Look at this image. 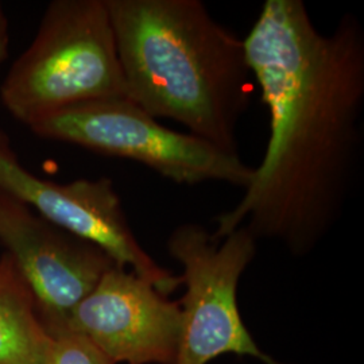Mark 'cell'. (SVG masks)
Returning <instances> with one entry per match:
<instances>
[{
    "mask_svg": "<svg viewBox=\"0 0 364 364\" xmlns=\"http://www.w3.org/2000/svg\"><path fill=\"white\" fill-rule=\"evenodd\" d=\"M168 250L182 266L185 285L174 364H208L227 353L282 364L257 346L237 305L239 281L257 254V239L239 227L218 242L203 225L183 223L170 234Z\"/></svg>",
    "mask_w": 364,
    "mask_h": 364,
    "instance_id": "cell-5",
    "label": "cell"
},
{
    "mask_svg": "<svg viewBox=\"0 0 364 364\" xmlns=\"http://www.w3.org/2000/svg\"><path fill=\"white\" fill-rule=\"evenodd\" d=\"M126 99L237 154L236 130L251 103L245 39L200 0H105Z\"/></svg>",
    "mask_w": 364,
    "mask_h": 364,
    "instance_id": "cell-2",
    "label": "cell"
},
{
    "mask_svg": "<svg viewBox=\"0 0 364 364\" xmlns=\"http://www.w3.org/2000/svg\"><path fill=\"white\" fill-rule=\"evenodd\" d=\"M0 243L30 287L50 338L66 333L75 308L117 264L103 250L45 220L1 191Z\"/></svg>",
    "mask_w": 364,
    "mask_h": 364,
    "instance_id": "cell-7",
    "label": "cell"
},
{
    "mask_svg": "<svg viewBox=\"0 0 364 364\" xmlns=\"http://www.w3.org/2000/svg\"><path fill=\"white\" fill-rule=\"evenodd\" d=\"M181 329L180 302L115 264L75 308L66 333L87 338L114 364H174Z\"/></svg>",
    "mask_w": 364,
    "mask_h": 364,
    "instance_id": "cell-8",
    "label": "cell"
},
{
    "mask_svg": "<svg viewBox=\"0 0 364 364\" xmlns=\"http://www.w3.org/2000/svg\"><path fill=\"white\" fill-rule=\"evenodd\" d=\"M0 191L37 210L66 232L103 250L117 266L149 281L170 296L181 278L161 267L131 230L111 178H80L69 183L43 180L19 162L9 135L0 127Z\"/></svg>",
    "mask_w": 364,
    "mask_h": 364,
    "instance_id": "cell-6",
    "label": "cell"
},
{
    "mask_svg": "<svg viewBox=\"0 0 364 364\" xmlns=\"http://www.w3.org/2000/svg\"><path fill=\"white\" fill-rule=\"evenodd\" d=\"M43 364H114L87 338L64 333L50 340Z\"/></svg>",
    "mask_w": 364,
    "mask_h": 364,
    "instance_id": "cell-10",
    "label": "cell"
},
{
    "mask_svg": "<svg viewBox=\"0 0 364 364\" xmlns=\"http://www.w3.org/2000/svg\"><path fill=\"white\" fill-rule=\"evenodd\" d=\"M38 136L142 164L180 185L224 182L245 189L254 168L189 132L170 130L127 99L75 105L30 126Z\"/></svg>",
    "mask_w": 364,
    "mask_h": 364,
    "instance_id": "cell-4",
    "label": "cell"
},
{
    "mask_svg": "<svg viewBox=\"0 0 364 364\" xmlns=\"http://www.w3.org/2000/svg\"><path fill=\"white\" fill-rule=\"evenodd\" d=\"M9 112L31 126L66 108L126 99L105 0H54L0 88Z\"/></svg>",
    "mask_w": 364,
    "mask_h": 364,
    "instance_id": "cell-3",
    "label": "cell"
},
{
    "mask_svg": "<svg viewBox=\"0 0 364 364\" xmlns=\"http://www.w3.org/2000/svg\"><path fill=\"white\" fill-rule=\"evenodd\" d=\"M270 117L266 151L213 240L245 227L304 257L340 219L359 171L364 28L346 13L324 34L302 0H266L245 38Z\"/></svg>",
    "mask_w": 364,
    "mask_h": 364,
    "instance_id": "cell-1",
    "label": "cell"
},
{
    "mask_svg": "<svg viewBox=\"0 0 364 364\" xmlns=\"http://www.w3.org/2000/svg\"><path fill=\"white\" fill-rule=\"evenodd\" d=\"M52 338L13 258H0V364H43Z\"/></svg>",
    "mask_w": 364,
    "mask_h": 364,
    "instance_id": "cell-9",
    "label": "cell"
},
{
    "mask_svg": "<svg viewBox=\"0 0 364 364\" xmlns=\"http://www.w3.org/2000/svg\"><path fill=\"white\" fill-rule=\"evenodd\" d=\"M10 45V33H9V21L4 13V9L0 3V65L7 60Z\"/></svg>",
    "mask_w": 364,
    "mask_h": 364,
    "instance_id": "cell-11",
    "label": "cell"
}]
</instances>
